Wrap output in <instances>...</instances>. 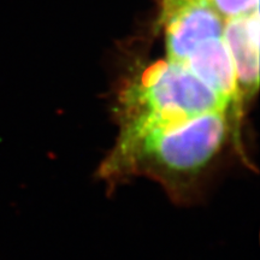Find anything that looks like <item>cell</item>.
<instances>
[{
    "label": "cell",
    "instance_id": "6da1fadb",
    "mask_svg": "<svg viewBox=\"0 0 260 260\" xmlns=\"http://www.w3.org/2000/svg\"><path fill=\"white\" fill-rule=\"evenodd\" d=\"M229 141L239 153L242 151L241 133L224 111L119 126L116 144L98 174L109 184L148 177L160 183L172 200L183 201Z\"/></svg>",
    "mask_w": 260,
    "mask_h": 260
},
{
    "label": "cell",
    "instance_id": "7a4b0ae2",
    "mask_svg": "<svg viewBox=\"0 0 260 260\" xmlns=\"http://www.w3.org/2000/svg\"><path fill=\"white\" fill-rule=\"evenodd\" d=\"M228 112L241 133L230 104L184 64L159 61L119 94L116 116L119 126L168 122L200 113Z\"/></svg>",
    "mask_w": 260,
    "mask_h": 260
},
{
    "label": "cell",
    "instance_id": "3957f363",
    "mask_svg": "<svg viewBox=\"0 0 260 260\" xmlns=\"http://www.w3.org/2000/svg\"><path fill=\"white\" fill-rule=\"evenodd\" d=\"M162 24L167 25L168 60L184 64L198 45L220 38L224 21L209 0H195L177 10Z\"/></svg>",
    "mask_w": 260,
    "mask_h": 260
},
{
    "label": "cell",
    "instance_id": "277c9868",
    "mask_svg": "<svg viewBox=\"0 0 260 260\" xmlns=\"http://www.w3.org/2000/svg\"><path fill=\"white\" fill-rule=\"evenodd\" d=\"M224 41L235 68L237 90L242 107L259 86V14L229 19L224 25Z\"/></svg>",
    "mask_w": 260,
    "mask_h": 260
},
{
    "label": "cell",
    "instance_id": "5b68a950",
    "mask_svg": "<svg viewBox=\"0 0 260 260\" xmlns=\"http://www.w3.org/2000/svg\"><path fill=\"white\" fill-rule=\"evenodd\" d=\"M184 65L230 104L236 119L241 123L243 107L237 90L235 68L225 41L214 38L201 42Z\"/></svg>",
    "mask_w": 260,
    "mask_h": 260
},
{
    "label": "cell",
    "instance_id": "8992f818",
    "mask_svg": "<svg viewBox=\"0 0 260 260\" xmlns=\"http://www.w3.org/2000/svg\"><path fill=\"white\" fill-rule=\"evenodd\" d=\"M223 19H233L258 11L259 0H209Z\"/></svg>",
    "mask_w": 260,
    "mask_h": 260
},
{
    "label": "cell",
    "instance_id": "52a82bcc",
    "mask_svg": "<svg viewBox=\"0 0 260 260\" xmlns=\"http://www.w3.org/2000/svg\"><path fill=\"white\" fill-rule=\"evenodd\" d=\"M191 2H195V0H164L162 2V11L160 16L161 23H164L167 19L170 17L171 15H174L177 10L183 8L184 5L189 4Z\"/></svg>",
    "mask_w": 260,
    "mask_h": 260
}]
</instances>
